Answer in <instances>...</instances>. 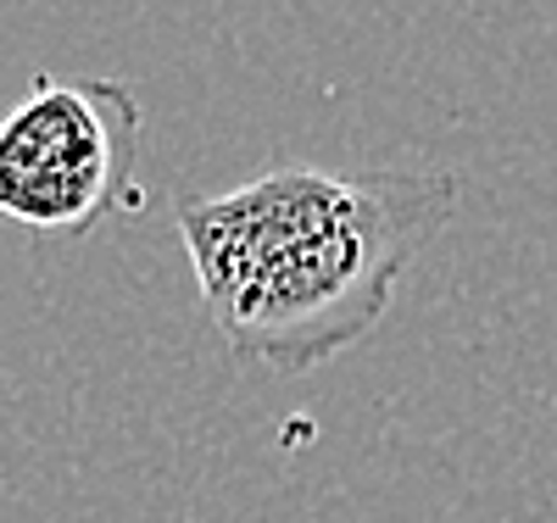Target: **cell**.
Segmentation results:
<instances>
[{"label": "cell", "instance_id": "obj_2", "mask_svg": "<svg viewBox=\"0 0 557 523\" xmlns=\"http://www.w3.org/2000/svg\"><path fill=\"white\" fill-rule=\"evenodd\" d=\"M146 107L123 78H34L0 117V217L84 240L139 201Z\"/></svg>", "mask_w": 557, "mask_h": 523}, {"label": "cell", "instance_id": "obj_1", "mask_svg": "<svg viewBox=\"0 0 557 523\" xmlns=\"http://www.w3.org/2000/svg\"><path fill=\"white\" fill-rule=\"evenodd\" d=\"M451 212V173L268 167L228 196H184L178 240L228 351L312 373L385 323L401 273Z\"/></svg>", "mask_w": 557, "mask_h": 523}]
</instances>
